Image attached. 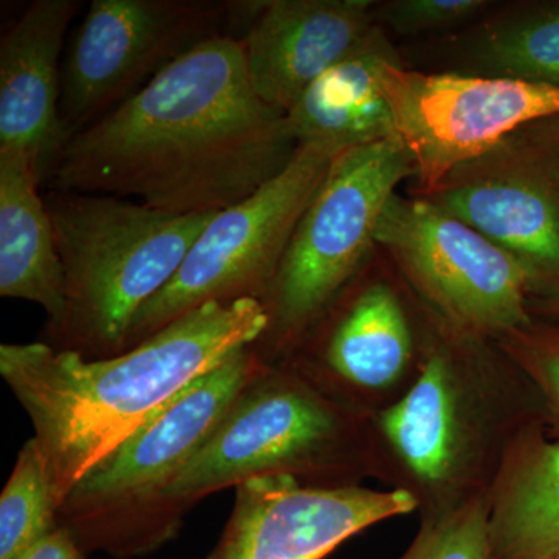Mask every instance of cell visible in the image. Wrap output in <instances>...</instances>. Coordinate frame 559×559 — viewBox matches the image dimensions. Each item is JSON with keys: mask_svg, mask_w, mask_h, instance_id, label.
<instances>
[{"mask_svg": "<svg viewBox=\"0 0 559 559\" xmlns=\"http://www.w3.org/2000/svg\"><path fill=\"white\" fill-rule=\"evenodd\" d=\"M267 364L248 347L235 353L84 474L58 509L84 551L145 557L182 527L165 500L180 469L201 450L241 390Z\"/></svg>", "mask_w": 559, "mask_h": 559, "instance_id": "obj_4", "label": "cell"}, {"mask_svg": "<svg viewBox=\"0 0 559 559\" xmlns=\"http://www.w3.org/2000/svg\"><path fill=\"white\" fill-rule=\"evenodd\" d=\"M39 186L24 151L0 150V296L39 305L49 330L64 312V272Z\"/></svg>", "mask_w": 559, "mask_h": 559, "instance_id": "obj_17", "label": "cell"}, {"mask_svg": "<svg viewBox=\"0 0 559 559\" xmlns=\"http://www.w3.org/2000/svg\"><path fill=\"white\" fill-rule=\"evenodd\" d=\"M14 559H86V551L81 549L68 528L58 525L46 538Z\"/></svg>", "mask_w": 559, "mask_h": 559, "instance_id": "obj_25", "label": "cell"}, {"mask_svg": "<svg viewBox=\"0 0 559 559\" xmlns=\"http://www.w3.org/2000/svg\"><path fill=\"white\" fill-rule=\"evenodd\" d=\"M487 5L484 0H399L390 3L384 17L390 27L409 35L451 27Z\"/></svg>", "mask_w": 559, "mask_h": 559, "instance_id": "obj_24", "label": "cell"}, {"mask_svg": "<svg viewBox=\"0 0 559 559\" xmlns=\"http://www.w3.org/2000/svg\"><path fill=\"white\" fill-rule=\"evenodd\" d=\"M412 356L409 319L385 283L367 286L352 301L323 349L331 377L359 392L393 388L409 369Z\"/></svg>", "mask_w": 559, "mask_h": 559, "instance_id": "obj_19", "label": "cell"}, {"mask_svg": "<svg viewBox=\"0 0 559 559\" xmlns=\"http://www.w3.org/2000/svg\"><path fill=\"white\" fill-rule=\"evenodd\" d=\"M547 311L550 314L558 316L559 318V286L557 290L549 297V300L546 301Z\"/></svg>", "mask_w": 559, "mask_h": 559, "instance_id": "obj_27", "label": "cell"}, {"mask_svg": "<svg viewBox=\"0 0 559 559\" xmlns=\"http://www.w3.org/2000/svg\"><path fill=\"white\" fill-rule=\"evenodd\" d=\"M377 242L430 307L471 337H502L532 325L535 277L520 260L428 198L393 194Z\"/></svg>", "mask_w": 559, "mask_h": 559, "instance_id": "obj_8", "label": "cell"}, {"mask_svg": "<svg viewBox=\"0 0 559 559\" xmlns=\"http://www.w3.org/2000/svg\"><path fill=\"white\" fill-rule=\"evenodd\" d=\"M399 60L384 33L374 25L362 43L305 92L286 112L290 138L349 148L395 135L392 114L382 97L378 70Z\"/></svg>", "mask_w": 559, "mask_h": 559, "instance_id": "obj_18", "label": "cell"}, {"mask_svg": "<svg viewBox=\"0 0 559 559\" xmlns=\"http://www.w3.org/2000/svg\"><path fill=\"white\" fill-rule=\"evenodd\" d=\"M79 9L76 0H35L0 40V150L24 151L39 182L68 143L60 60Z\"/></svg>", "mask_w": 559, "mask_h": 559, "instance_id": "obj_14", "label": "cell"}, {"mask_svg": "<svg viewBox=\"0 0 559 559\" xmlns=\"http://www.w3.org/2000/svg\"><path fill=\"white\" fill-rule=\"evenodd\" d=\"M58 503L49 465L31 439L0 496V559H14L58 527Z\"/></svg>", "mask_w": 559, "mask_h": 559, "instance_id": "obj_21", "label": "cell"}, {"mask_svg": "<svg viewBox=\"0 0 559 559\" xmlns=\"http://www.w3.org/2000/svg\"><path fill=\"white\" fill-rule=\"evenodd\" d=\"M342 150L301 143L285 170L216 213L171 282L139 312L128 349L213 301H263L301 215Z\"/></svg>", "mask_w": 559, "mask_h": 559, "instance_id": "obj_7", "label": "cell"}, {"mask_svg": "<svg viewBox=\"0 0 559 559\" xmlns=\"http://www.w3.org/2000/svg\"><path fill=\"white\" fill-rule=\"evenodd\" d=\"M356 411L307 371L267 364L241 390L210 439L165 491L173 513L253 477H336L355 468L360 448Z\"/></svg>", "mask_w": 559, "mask_h": 559, "instance_id": "obj_5", "label": "cell"}, {"mask_svg": "<svg viewBox=\"0 0 559 559\" xmlns=\"http://www.w3.org/2000/svg\"><path fill=\"white\" fill-rule=\"evenodd\" d=\"M400 559H491L487 488L448 509L430 511Z\"/></svg>", "mask_w": 559, "mask_h": 559, "instance_id": "obj_22", "label": "cell"}, {"mask_svg": "<svg viewBox=\"0 0 559 559\" xmlns=\"http://www.w3.org/2000/svg\"><path fill=\"white\" fill-rule=\"evenodd\" d=\"M259 299L213 301L119 356L86 359L46 342L0 345V374L35 429L58 503L187 385L259 344Z\"/></svg>", "mask_w": 559, "mask_h": 559, "instance_id": "obj_2", "label": "cell"}, {"mask_svg": "<svg viewBox=\"0 0 559 559\" xmlns=\"http://www.w3.org/2000/svg\"><path fill=\"white\" fill-rule=\"evenodd\" d=\"M64 272L60 323L46 344L86 359L119 356L139 312L175 277L216 213L171 215L108 194L44 197Z\"/></svg>", "mask_w": 559, "mask_h": 559, "instance_id": "obj_3", "label": "cell"}, {"mask_svg": "<svg viewBox=\"0 0 559 559\" xmlns=\"http://www.w3.org/2000/svg\"><path fill=\"white\" fill-rule=\"evenodd\" d=\"M433 204L507 250L535 277L559 286V150L521 130L454 168Z\"/></svg>", "mask_w": 559, "mask_h": 559, "instance_id": "obj_11", "label": "cell"}, {"mask_svg": "<svg viewBox=\"0 0 559 559\" xmlns=\"http://www.w3.org/2000/svg\"><path fill=\"white\" fill-rule=\"evenodd\" d=\"M480 75L559 86V3L507 14L471 51Z\"/></svg>", "mask_w": 559, "mask_h": 559, "instance_id": "obj_20", "label": "cell"}, {"mask_svg": "<svg viewBox=\"0 0 559 559\" xmlns=\"http://www.w3.org/2000/svg\"><path fill=\"white\" fill-rule=\"evenodd\" d=\"M491 559L559 557V439L524 429L487 485Z\"/></svg>", "mask_w": 559, "mask_h": 559, "instance_id": "obj_16", "label": "cell"}, {"mask_svg": "<svg viewBox=\"0 0 559 559\" xmlns=\"http://www.w3.org/2000/svg\"><path fill=\"white\" fill-rule=\"evenodd\" d=\"M231 3L249 20L240 43L261 100L288 112L312 84L374 27L370 0H270Z\"/></svg>", "mask_w": 559, "mask_h": 559, "instance_id": "obj_13", "label": "cell"}, {"mask_svg": "<svg viewBox=\"0 0 559 559\" xmlns=\"http://www.w3.org/2000/svg\"><path fill=\"white\" fill-rule=\"evenodd\" d=\"M551 559H559V557H557V558H551Z\"/></svg>", "mask_w": 559, "mask_h": 559, "instance_id": "obj_28", "label": "cell"}, {"mask_svg": "<svg viewBox=\"0 0 559 559\" xmlns=\"http://www.w3.org/2000/svg\"><path fill=\"white\" fill-rule=\"evenodd\" d=\"M227 7L186 0H94L61 73L68 140L131 98L215 33Z\"/></svg>", "mask_w": 559, "mask_h": 559, "instance_id": "obj_10", "label": "cell"}, {"mask_svg": "<svg viewBox=\"0 0 559 559\" xmlns=\"http://www.w3.org/2000/svg\"><path fill=\"white\" fill-rule=\"evenodd\" d=\"M447 349H430L417 380L378 415V430L417 484L433 492L465 484L481 440V412Z\"/></svg>", "mask_w": 559, "mask_h": 559, "instance_id": "obj_15", "label": "cell"}, {"mask_svg": "<svg viewBox=\"0 0 559 559\" xmlns=\"http://www.w3.org/2000/svg\"><path fill=\"white\" fill-rule=\"evenodd\" d=\"M235 491L207 559H323L362 530L418 507L407 488L308 484L288 474L253 477Z\"/></svg>", "mask_w": 559, "mask_h": 559, "instance_id": "obj_12", "label": "cell"}, {"mask_svg": "<svg viewBox=\"0 0 559 559\" xmlns=\"http://www.w3.org/2000/svg\"><path fill=\"white\" fill-rule=\"evenodd\" d=\"M415 175L414 159L396 135L337 154L264 297L270 325L257 345L282 352L318 323L377 242L396 187Z\"/></svg>", "mask_w": 559, "mask_h": 559, "instance_id": "obj_6", "label": "cell"}, {"mask_svg": "<svg viewBox=\"0 0 559 559\" xmlns=\"http://www.w3.org/2000/svg\"><path fill=\"white\" fill-rule=\"evenodd\" d=\"M500 347L538 389L559 432V326H533L499 337Z\"/></svg>", "mask_w": 559, "mask_h": 559, "instance_id": "obj_23", "label": "cell"}, {"mask_svg": "<svg viewBox=\"0 0 559 559\" xmlns=\"http://www.w3.org/2000/svg\"><path fill=\"white\" fill-rule=\"evenodd\" d=\"M393 130L414 159L421 197L454 168L530 124L559 116V86L459 73H425L384 61L378 70Z\"/></svg>", "mask_w": 559, "mask_h": 559, "instance_id": "obj_9", "label": "cell"}, {"mask_svg": "<svg viewBox=\"0 0 559 559\" xmlns=\"http://www.w3.org/2000/svg\"><path fill=\"white\" fill-rule=\"evenodd\" d=\"M525 130H527L533 138L559 150V116L530 124Z\"/></svg>", "mask_w": 559, "mask_h": 559, "instance_id": "obj_26", "label": "cell"}, {"mask_svg": "<svg viewBox=\"0 0 559 559\" xmlns=\"http://www.w3.org/2000/svg\"><path fill=\"white\" fill-rule=\"evenodd\" d=\"M299 148L250 83L240 39L212 36L62 148L51 190L108 194L171 215L234 207Z\"/></svg>", "mask_w": 559, "mask_h": 559, "instance_id": "obj_1", "label": "cell"}]
</instances>
